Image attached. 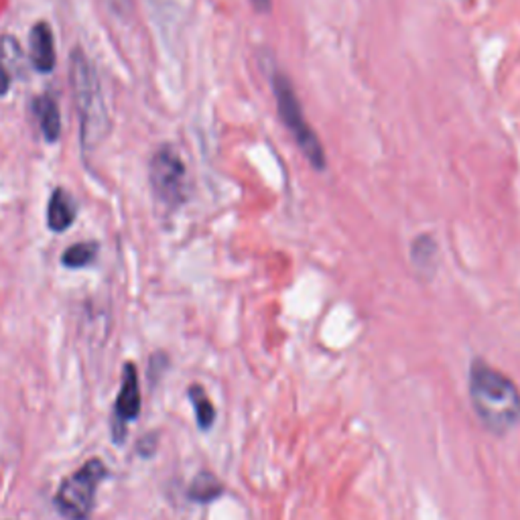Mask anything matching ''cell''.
<instances>
[{"label": "cell", "instance_id": "1", "mask_svg": "<svg viewBox=\"0 0 520 520\" xmlns=\"http://www.w3.org/2000/svg\"><path fill=\"white\" fill-rule=\"evenodd\" d=\"M470 403L476 417L492 435H506L520 423L518 384L484 358L470 364Z\"/></svg>", "mask_w": 520, "mask_h": 520}, {"label": "cell", "instance_id": "2", "mask_svg": "<svg viewBox=\"0 0 520 520\" xmlns=\"http://www.w3.org/2000/svg\"><path fill=\"white\" fill-rule=\"evenodd\" d=\"M69 84L79 118V142L90 153L108 139L112 123L98 74L79 47L71 51L69 58Z\"/></svg>", "mask_w": 520, "mask_h": 520}, {"label": "cell", "instance_id": "3", "mask_svg": "<svg viewBox=\"0 0 520 520\" xmlns=\"http://www.w3.org/2000/svg\"><path fill=\"white\" fill-rule=\"evenodd\" d=\"M270 84H273L278 116H281L283 124L287 126V131L293 134L295 142H297V147L301 149V153L306 155L311 167H314V169H317V171H324L325 165H327L324 145H322V141H319L314 128H311L307 123L306 112H303V106L297 98V94H295V87L291 84V79L287 78L285 74H281V71H277L273 79H270Z\"/></svg>", "mask_w": 520, "mask_h": 520}, {"label": "cell", "instance_id": "4", "mask_svg": "<svg viewBox=\"0 0 520 520\" xmlns=\"http://www.w3.org/2000/svg\"><path fill=\"white\" fill-rule=\"evenodd\" d=\"M108 470L98 458L87 460L82 468L66 478L55 494V508L68 520H87L94 510L96 492Z\"/></svg>", "mask_w": 520, "mask_h": 520}, {"label": "cell", "instance_id": "5", "mask_svg": "<svg viewBox=\"0 0 520 520\" xmlns=\"http://www.w3.org/2000/svg\"><path fill=\"white\" fill-rule=\"evenodd\" d=\"M149 181L157 202L167 210H178L187 199V169L171 145L155 151L149 163Z\"/></svg>", "mask_w": 520, "mask_h": 520}, {"label": "cell", "instance_id": "6", "mask_svg": "<svg viewBox=\"0 0 520 520\" xmlns=\"http://www.w3.org/2000/svg\"><path fill=\"white\" fill-rule=\"evenodd\" d=\"M141 415V387L139 372L132 362H126L123 368V387L116 398L114 413H112V442L124 443L126 423L134 421Z\"/></svg>", "mask_w": 520, "mask_h": 520}, {"label": "cell", "instance_id": "7", "mask_svg": "<svg viewBox=\"0 0 520 520\" xmlns=\"http://www.w3.org/2000/svg\"><path fill=\"white\" fill-rule=\"evenodd\" d=\"M31 61L39 74H50L55 68L53 31L43 21L31 29Z\"/></svg>", "mask_w": 520, "mask_h": 520}, {"label": "cell", "instance_id": "8", "mask_svg": "<svg viewBox=\"0 0 520 520\" xmlns=\"http://www.w3.org/2000/svg\"><path fill=\"white\" fill-rule=\"evenodd\" d=\"M78 205L66 189H55L47 205V226L53 232H66L74 224Z\"/></svg>", "mask_w": 520, "mask_h": 520}, {"label": "cell", "instance_id": "9", "mask_svg": "<svg viewBox=\"0 0 520 520\" xmlns=\"http://www.w3.org/2000/svg\"><path fill=\"white\" fill-rule=\"evenodd\" d=\"M411 260L417 273L427 278L435 275L439 267V246L437 240L431 234H419L411 242Z\"/></svg>", "mask_w": 520, "mask_h": 520}, {"label": "cell", "instance_id": "10", "mask_svg": "<svg viewBox=\"0 0 520 520\" xmlns=\"http://www.w3.org/2000/svg\"><path fill=\"white\" fill-rule=\"evenodd\" d=\"M35 116L41 124V132L47 142H55L61 137V114L58 104L50 96H39L33 102Z\"/></svg>", "mask_w": 520, "mask_h": 520}, {"label": "cell", "instance_id": "11", "mask_svg": "<svg viewBox=\"0 0 520 520\" xmlns=\"http://www.w3.org/2000/svg\"><path fill=\"white\" fill-rule=\"evenodd\" d=\"M224 492V486L218 478H215L212 471H199L194 478V482L189 486V500L199 502V504H210L215 498H220Z\"/></svg>", "mask_w": 520, "mask_h": 520}, {"label": "cell", "instance_id": "12", "mask_svg": "<svg viewBox=\"0 0 520 520\" xmlns=\"http://www.w3.org/2000/svg\"><path fill=\"white\" fill-rule=\"evenodd\" d=\"M187 397L191 405H194L196 411V419H197V427L202 431H210L215 423V406L212 403V398L207 397L205 388L199 387V384H191L187 390Z\"/></svg>", "mask_w": 520, "mask_h": 520}, {"label": "cell", "instance_id": "13", "mask_svg": "<svg viewBox=\"0 0 520 520\" xmlns=\"http://www.w3.org/2000/svg\"><path fill=\"white\" fill-rule=\"evenodd\" d=\"M96 251H98V248H96L94 242H79V244L69 246L61 256L63 267L84 269L87 265H92L94 259H96Z\"/></svg>", "mask_w": 520, "mask_h": 520}, {"label": "cell", "instance_id": "14", "mask_svg": "<svg viewBox=\"0 0 520 520\" xmlns=\"http://www.w3.org/2000/svg\"><path fill=\"white\" fill-rule=\"evenodd\" d=\"M106 3L110 5L112 11L120 14V17H126L132 9V0H106Z\"/></svg>", "mask_w": 520, "mask_h": 520}, {"label": "cell", "instance_id": "15", "mask_svg": "<svg viewBox=\"0 0 520 520\" xmlns=\"http://www.w3.org/2000/svg\"><path fill=\"white\" fill-rule=\"evenodd\" d=\"M9 87H11V78L9 74H6V69L0 66V96H5L6 92H9Z\"/></svg>", "mask_w": 520, "mask_h": 520}, {"label": "cell", "instance_id": "16", "mask_svg": "<svg viewBox=\"0 0 520 520\" xmlns=\"http://www.w3.org/2000/svg\"><path fill=\"white\" fill-rule=\"evenodd\" d=\"M252 6H254V11L256 13H270V6H273V0H251Z\"/></svg>", "mask_w": 520, "mask_h": 520}]
</instances>
